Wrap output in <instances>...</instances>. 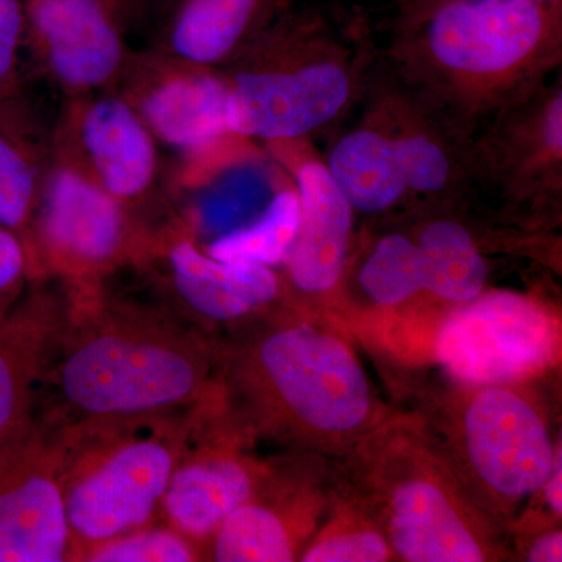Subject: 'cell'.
<instances>
[{
  "label": "cell",
  "instance_id": "cell-1",
  "mask_svg": "<svg viewBox=\"0 0 562 562\" xmlns=\"http://www.w3.org/2000/svg\"><path fill=\"white\" fill-rule=\"evenodd\" d=\"M66 284V283H65ZM68 286L65 325L44 373L52 425L190 408L216 383V344L165 303Z\"/></svg>",
  "mask_w": 562,
  "mask_h": 562
},
{
  "label": "cell",
  "instance_id": "cell-2",
  "mask_svg": "<svg viewBox=\"0 0 562 562\" xmlns=\"http://www.w3.org/2000/svg\"><path fill=\"white\" fill-rule=\"evenodd\" d=\"M216 351L222 405L244 432L338 449L373 430L371 384L335 333L284 317L261 319Z\"/></svg>",
  "mask_w": 562,
  "mask_h": 562
},
{
  "label": "cell",
  "instance_id": "cell-3",
  "mask_svg": "<svg viewBox=\"0 0 562 562\" xmlns=\"http://www.w3.org/2000/svg\"><path fill=\"white\" fill-rule=\"evenodd\" d=\"M192 406L54 425L70 561L157 522L187 446Z\"/></svg>",
  "mask_w": 562,
  "mask_h": 562
},
{
  "label": "cell",
  "instance_id": "cell-4",
  "mask_svg": "<svg viewBox=\"0 0 562 562\" xmlns=\"http://www.w3.org/2000/svg\"><path fill=\"white\" fill-rule=\"evenodd\" d=\"M372 431L358 441L362 506L395 557L408 562L495 560L494 525L431 435L414 425Z\"/></svg>",
  "mask_w": 562,
  "mask_h": 562
},
{
  "label": "cell",
  "instance_id": "cell-5",
  "mask_svg": "<svg viewBox=\"0 0 562 562\" xmlns=\"http://www.w3.org/2000/svg\"><path fill=\"white\" fill-rule=\"evenodd\" d=\"M417 69L468 113H482L519 92L560 57L561 2L453 0L419 24Z\"/></svg>",
  "mask_w": 562,
  "mask_h": 562
},
{
  "label": "cell",
  "instance_id": "cell-6",
  "mask_svg": "<svg viewBox=\"0 0 562 562\" xmlns=\"http://www.w3.org/2000/svg\"><path fill=\"white\" fill-rule=\"evenodd\" d=\"M284 25L262 31L227 74L228 128L239 138L294 140L319 131L349 105L355 77L342 58L299 54Z\"/></svg>",
  "mask_w": 562,
  "mask_h": 562
},
{
  "label": "cell",
  "instance_id": "cell-7",
  "mask_svg": "<svg viewBox=\"0 0 562 562\" xmlns=\"http://www.w3.org/2000/svg\"><path fill=\"white\" fill-rule=\"evenodd\" d=\"M158 228L66 166H52L32 224L31 280L99 286L149 261Z\"/></svg>",
  "mask_w": 562,
  "mask_h": 562
},
{
  "label": "cell",
  "instance_id": "cell-8",
  "mask_svg": "<svg viewBox=\"0 0 562 562\" xmlns=\"http://www.w3.org/2000/svg\"><path fill=\"white\" fill-rule=\"evenodd\" d=\"M457 414V464H450L482 508L498 513L538 494L557 447L535 403L508 384L471 386Z\"/></svg>",
  "mask_w": 562,
  "mask_h": 562
},
{
  "label": "cell",
  "instance_id": "cell-9",
  "mask_svg": "<svg viewBox=\"0 0 562 562\" xmlns=\"http://www.w3.org/2000/svg\"><path fill=\"white\" fill-rule=\"evenodd\" d=\"M560 342V325L542 303L516 292H482L443 321L436 357L469 386L512 384L553 366Z\"/></svg>",
  "mask_w": 562,
  "mask_h": 562
},
{
  "label": "cell",
  "instance_id": "cell-10",
  "mask_svg": "<svg viewBox=\"0 0 562 562\" xmlns=\"http://www.w3.org/2000/svg\"><path fill=\"white\" fill-rule=\"evenodd\" d=\"M55 165L138 213L158 181L157 139L116 92L72 95L54 121Z\"/></svg>",
  "mask_w": 562,
  "mask_h": 562
},
{
  "label": "cell",
  "instance_id": "cell-11",
  "mask_svg": "<svg viewBox=\"0 0 562 562\" xmlns=\"http://www.w3.org/2000/svg\"><path fill=\"white\" fill-rule=\"evenodd\" d=\"M139 271L149 273L166 306L202 331L265 316L283 294V280L272 268L211 257L180 221L158 228Z\"/></svg>",
  "mask_w": 562,
  "mask_h": 562
},
{
  "label": "cell",
  "instance_id": "cell-12",
  "mask_svg": "<svg viewBox=\"0 0 562 562\" xmlns=\"http://www.w3.org/2000/svg\"><path fill=\"white\" fill-rule=\"evenodd\" d=\"M70 561L57 428L33 413L0 447V562Z\"/></svg>",
  "mask_w": 562,
  "mask_h": 562
},
{
  "label": "cell",
  "instance_id": "cell-13",
  "mask_svg": "<svg viewBox=\"0 0 562 562\" xmlns=\"http://www.w3.org/2000/svg\"><path fill=\"white\" fill-rule=\"evenodd\" d=\"M128 0H24L25 44L66 98L113 91L127 61Z\"/></svg>",
  "mask_w": 562,
  "mask_h": 562
},
{
  "label": "cell",
  "instance_id": "cell-14",
  "mask_svg": "<svg viewBox=\"0 0 562 562\" xmlns=\"http://www.w3.org/2000/svg\"><path fill=\"white\" fill-rule=\"evenodd\" d=\"M135 110L154 138L195 151L227 135L231 81L217 68L157 49L133 52L113 91Z\"/></svg>",
  "mask_w": 562,
  "mask_h": 562
},
{
  "label": "cell",
  "instance_id": "cell-15",
  "mask_svg": "<svg viewBox=\"0 0 562 562\" xmlns=\"http://www.w3.org/2000/svg\"><path fill=\"white\" fill-rule=\"evenodd\" d=\"M269 469L244 453L235 436L214 435L202 398L192 406L190 435L162 495L160 517L201 549L254 497Z\"/></svg>",
  "mask_w": 562,
  "mask_h": 562
},
{
  "label": "cell",
  "instance_id": "cell-16",
  "mask_svg": "<svg viewBox=\"0 0 562 562\" xmlns=\"http://www.w3.org/2000/svg\"><path fill=\"white\" fill-rule=\"evenodd\" d=\"M68 286L54 277L31 280L0 319V447L35 413L36 394L68 314Z\"/></svg>",
  "mask_w": 562,
  "mask_h": 562
},
{
  "label": "cell",
  "instance_id": "cell-17",
  "mask_svg": "<svg viewBox=\"0 0 562 562\" xmlns=\"http://www.w3.org/2000/svg\"><path fill=\"white\" fill-rule=\"evenodd\" d=\"M295 183L301 199V225L284 262L288 279L301 294H328L338 286L346 269L355 210L324 162H303Z\"/></svg>",
  "mask_w": 562,
  "mask_h": 562
},
{
  "label": "cell",
  "instance_id": "cell-18",
  "mask_svg": "<svg viewBox=\"0 0 562 562\" xmlns=\"http://www.w3.org/2000/svg\"><path fill=\"white\" fill-rule=\"evenodd\" d=\"M54 121L22 90L0 101V225L31 246L32 224L54 166Z\"/></svg>",
  "mask_w": 562,
  "mask_h": 562
},
{
  "label": "cell",
  "instance_id": "cell-19",
  "mask_svg": "<svg viewBox=\"0 0 562 562\" xmlns=\"http://www.w3.org/2000/svg\"><path fill=\"white\" fill-rule=\"evenodd\" d=\"M312 502L292 494L271 468L249 502L227 517L210 542L217 562H290L297 560L312 530Z\"/></svg>",
  "mask_w": 562,
  "mask_h": 562
},
{
  "label": "cell",
  "instance_id": "cell-20",
  "mask_svg": "<svg viewBox=\"0 0 562 562\" xmlns=\"http://www.w3.org/2000/svg\"><path fill=\"white\" fill-rule=\"evenodd\" d=\"M273 0H177L157 49L220 68L265 31Z\"/></svg>",
  "mask_w": 562,
  "mask_h": 562
},
{
  "label": "cell",
  "instance_id": "cell-21",
  "mask_svg": "<svg viewBox=\"0 0 562 562\" xmlns=\"http://www.w3.org/2000/svg\"><path fill=\"white\" fill-rule=\"evenodd\" d=\"M325 169L336 187L361 213H382L405 198V181L395 155L394 136L382 128L361 127L338 140Z\"/></svg>",
  "mask_w": 562,
  "mask_h": 562
},
{
  "label": "cell",
  "instance_id": "cell-22",
  "mask_svg": "<svg viewBox=\"0 0 562 562\" xmlns=\"http://www.w3.org/2000/svg\"><path fill=\"white\" fill-rule=\"evenodd\" d=\"M425 292L461 305L479 297L487 280V268L471 232L452 220L427 222L416 239Z\"/></svg>",
  "mask_w": 562,
  "mask_h": 562
},
{
  "label": "cell",
  "instance_id": "cell-23",
  "mask_svg": "<svg viewBox=\"0 0 562 562\" xmlns=\"http://www.w3.org/2000/svg\"><path fill=\"white\" fill-rule=\"evenodd\" d=\"M301 225V199L295 188L277 192L265 210L241 227L210 244L206 254L221 261L279 266L286 262Z\"/></svg>",
  "mask_w": 562,
  "mask_h": 562
},
{
  "label": "cell",
  "instance_id": "cell-24",
  "mask_svg": "<svg viewBox=\"0 0 562 562\" xmlns=\"http://www.w3.org/2000/svg\"><path fill=\"white\" fill-rule=\"evenodd\" d=\"M360 284L373 303L387 308L425 292L416 241L401 233L383 236L362 265Z\"/></svg>",
  "mask_w": 562,
  "mask_h": 562
},
{
  "label": "cell",
  "instance_id": "cell-25",
  "mask_svg": "<svg viewBox=\"0 0 562 562\" xmlns=\"http://www.w3.org/2000/svg\"><path fill=\"white\" fill-rule=\"evenodd\" d=\"M390 541L364 506L346 508L317 531L303 549V562H384L392 560Z\"/></svg>",
  "mask_w": 562,
  "mask_h": 562
},
{
  "label": "cell",
  "instance_id": "cell-26",
  "mask_svg": "<svg viewBox=\"0 0 562 562\" xmlns=\"http://www.w3.org/2000/svg\"><path fill=\"white\" fill-rule=\"evenodd\" d=\"M202 550L168 524L149 525L111 539L83 557L88 562H190L202 560Z\"/></svg>",
  "mask_w": 562,
  "mask_h": 562
},
{
  "label": "cell",
  "instance_id": "cell-27",
  "mask_svg": "<svg viewBox=\"0 0 562 562\" xmlns=\"http://www.w3.org/2000/svg\"><path fill=\"white\" fill-rule=\"evenodd\" d=\"M395 155L406 190L435 194L452 180L453 166L439 140L424 132L394 135Z\"/></svg>",
  "mask_w": 562,
  "mask_h": 562
},
{
  "label": "cell",
  "instance_id": "cell-28",
  "mask_svg": "<svg viewBox=\"0 0 562 562\" xmlns=\"http://www.w3.org/2000/svg\"><path fill=\"white\" fill-rule=\"evenodd\" d=\"M24 44V5L21 0H0V101L25 90L21 74Z\"/></svg>",
  "mask_w": 562,
  "mask_h": 562
},
{
  "label": "cell",
  "instance_id": "cell-29",
  "mask_svg": "<svg viewBox=\"0 0 562 562\" xmlns=\"http://www.w3.org/2000/svg\"><path fill=\"white\" fill-rule=\"evenodd\" d=\"M31 283V269L21 239L0 225V319L14 308Z\"/></svg>",
  "mask_w": 562,
  "mask_h": 562
},
{
  "label": "cell",
  "instance_id": "cell-30",
  "mask_svg": "<svg viewBox=\"0 0 562 562\" xmlns=\"http://www.w3.org/2000/svg\"><path fill=\"white\" fill-rule=\"evenodd\" d=\"M525 560L530 562H560L562 561V532L560 530L547 532L531 543Z\"/></svg>",
  "mask_w": 562,
  "mask_h": 562
},
{
  "label": "cell",
  "instance_id": "cell-31",
  "mask_svg": "<svg viewBox=\"0 0 562 562\" xmlns=\"http://www.w3.org/2000/svg\"><path fill=\"white\" fill-rule=\"evenodd\" d=\"M562 452L561 443H558L557 453H554V461L552 471L547 476L542 490L546 494L547 505L552 508L554 516L561 517L562 513Z\"/></svg>",
  "mask_w": 562,
  "mask_h": 562
},
{
  "label": "cell",
  "instance_id": "cell-32",
  "mask_svg": "<svg viewBox=\"0 0 562 562\" xmlns=\"http://www.w3.org/2000/svg\"><path fill=\"white\" fill-rule=\"evenodd\" d=\"M447 2H453V0H406V21L413 27L428 16L431 11ZM520 2L560 3L561 0H520Z\"/></svg>",
  "mask_w": 562,
  "mask_h": 562
}]
</instances>
